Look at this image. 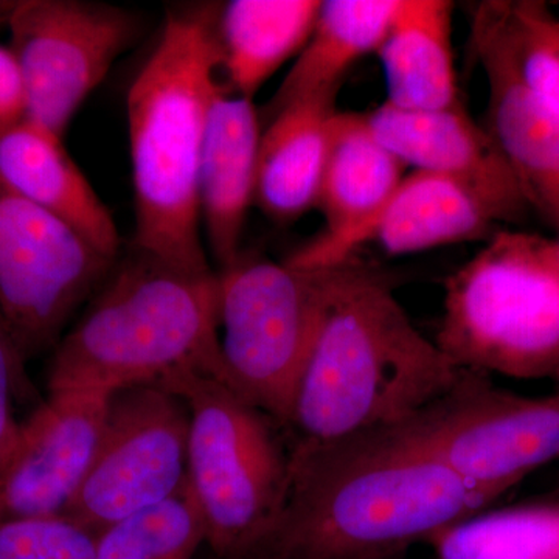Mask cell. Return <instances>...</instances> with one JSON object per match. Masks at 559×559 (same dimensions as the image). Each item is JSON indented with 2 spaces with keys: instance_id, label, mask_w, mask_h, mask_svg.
Returning <instances> with one entry per match:
<instances>
[{
  "instance_id": "10",
  "label": "cell",
  "mask_w": 559,
  "mask_h": 559,
  "mask_svg": "<svg viewBox=\"0 0 559 559\" xmlns=\"http://www.w3.org/2000/svg\"><path fill=\"white\" fill-rule=\"evenodd\" d=\"M116 261L0 182V316L25 362L57 347Z\"/></svg>"
},
{
  "instance_id": "19",
  "label": "cell",
  "mask_w": 559,
  "mask_h": 559,
  "mask_svg": "<svg viewBox=\"0 0 559 559\" xmlns=\"http://www.w3.org/2000/svg\"><path fill=\"white\" fill-rule=\"evenodd\" d=\"M452 11L447 0H400L377 53L384 72L385 103L428 110L459 105L452 51Z\"/></svg>"
},
{
  "instance_id": "18",
  "label": "cell",
  "mask_w": 559,
  "mask_h": 559,
  "mask_svg": "<svg viewBox=\"0 0 559 559\" xmlns=\"http://www.w3.org/2000/svg\"><path fill=\"white\" fill-rule=\"evenodd\" d=\"M336 97L289 103L267 117L257 157L253 204L277 223L318 207L336 119Z\"/></svg>"
},
{
  "instance_id": "24",
  "label": "cell",
  "mask_w": 559,
  "mask_h": 559,
  "mask_svg": "<svg viewBox=\"0 0 559 559\" xmlns=\"http://www.w3.org/2000/svg\"><path fill=\"white\" fill-rule=\"evenodd\" d=\"M428 543L437 559H559V500L481 511Z\"/></svg>"
},
{
  "instance_id": "25",
  "label": "cell",
  "mask_w": 559,
  "mask_h": 559,
  "mask_svg": "<svg viewBox=\"0 0 559 559\" xmlns=\"http://www.w3.org/2000/svg\"><path fill=\"white\" fill-rule=\"evenodd\" d=\"M205 544L204 520L189 481L175 498L97 536V559H194Z\"/></svg>"
},
{
  "instance_id": "8",
  "label": "cell",
  "mask_w": 559,
  "mask_h": 559,
  "mask_svg": "<svg viewBox=\"0 0 559 559\" xmlns=\"http://www.w3.org/2000/svg\"><path fill=\"white\" fill-rule=\"evenodd\" d=\"M190 412L162 385L109 393L97 450L61 518L98 536L175 498L189 481Z\"/></svg>"
},
{
  "instance_id": "14",
  "label": "cell",
  "mask_w": 559,
  "mask_h": 559,
  "mask_svg": "<svg viewBox=\"0 0 559 559\" xmlns=\"http://www.w3.org/2000/svg\"><path fill=\"white\" fill-rule=\"evenodd\" d=\"M366 116L378 140L412 171L465 180L500 200L530 210L527 194L487 127L462 103L443 109H400L389 103Z\"/></svg>"
},
{
  "instance_id": "4",
  "label": "cell",
  "mask_w": 559,
  "mask_h": 559,
  "mask_svg": "<svg viewBox=\"0 0 559 559\" xmlns=\"http://www.w3.org/2000/svg\"><path fill=\"white\" fill-rule=\"evenodd\" d=\"M179 370L224 382L218 274L176 270L134 250L55 347L49 392L109 393Z\"/></svg>"
},
{
  "instance_id": "3",
  "label": "cell",
  "mask_w": 559,
  "mask_h": 559,
  "mask_svg": "<svg viewBox=\"0 0 559 559\" xmlns=\"http://www.w3.org/2000/svg\"><path fill=\"white\" fill-rule=\"evenodd\" d=\"M215 7L171 11L128 91L134 250L176 270L210 272L198 204L209 112L224 86Z\"/></svg>"
},
{
  "instance_id": "13",
  "label": "cell",
  "mask_w": 559,
  "mask_h": 559,
  "mask_svg": "<svg viewBox=\"0 0 559 559\" xmlns=\"http://www.w3.org/2000/svg\"><path fill=\"white\" fill-rule=\"evenodd\" d=\"M406 170L370 130L364 114L337 112L316 207L325 229L286 261L304 270H326L352 260Z\"/></svg>"
},
{
  "instance_id": "1",
  "label": "cell",
  "mask_w": 559,
  "mask_h": 559,
  "mask_svg": "<svg viewBox=\"0 0 559 559\" xmlns=\"http://www.w3.org/2000/svg\"><path fill=\"white\" fill-rule=\"evenodd\" d=\"M506 492L463 480L393 429L290 447L285 503L245 559L403 558Z\"/></svg>"
},
{
  "instance_id": "27",
  "label": "cell",
  "mask_w": 559,
  "mask_h": 559,
  "mask_svg": "<svg viewBox=\"0 0 559 559\" xmlns=\"http://www.w3.org/2000/svg\"><path fill=\"white\" fill-rule=\"evenodd\" d=\"M31 381L25 371V359L11 340L0 316V465L16 440L21 421L14 415V403L31 399Z\"/></svg>"
},
{
  "instance_id": "5",
  "label": "cell",
  "mask_w": 559,
  "mask_h": 559,
  "mask_svg": "<svg viewBox=\"0 0 559 559\" xmlns=\"http://www.w3.org/2000/svg\"><path fill=\"white\" fill-rule=\"evenodd\" d=\"M437 345L462 369L559 377V238L496 230L444 283Z\"/></svg>"
},
{
  "instance_id": "6",
  "label": "cell",
  "mask_w": 559,
  "mask_h": 559,
  "mask_svg": "<svg viewBox=\"0 0 559 559\" xmlns=\"http://www.w3.org/2000/svg\"><path fill=\"white\" fill-rule=\"evenodd\" d=\"M190 412L189 485L215 559H245L277 520L290 479L283 429L226 382L198 370L160 381Z\"/></svg>"
},
{
  "instance_id": "22",
  "label": "cell",
  "mask_w": 559,
  "mask_h": 559,
  "mask_svg": "<svg viewBox=\"0 0 559 559\" xmlns=\"http://www.w3.org/2000/svg\"><path fill=\"white\" fill-rule=\"evenodd\" d=\"M400 0H325L304 49L297 55L267 117L289 103L333 95L356 62L377 53Z\"/></svg>"
},
{
  "instance_id": "30",
  "label": "cell",
  "mask_w": 559,
  "mask_h": 559,
  "mask_svg": "<svg viewBox=\"0 0 559 559\" xmlns=\"http://www.w3.org/2000/svg\"><path fill=\"white\" fill-rule=\"evenodd\" d=\"M396 559H401V558H396Z\"/></svg>"
},
{
  "instance_id": "29",
  "label": "cell",
  "mask_w": 559,
  "mask_h": 559,
  "mask_svg": "<svg viewBox=\"0 0 559 559\" xmlns=\"http://www.w3.org/2000/svg\"><path fill=\"white\" fill-rule=\"evenodd\" d=\"M0 5H2V3H0ZM7 7H9V5H7ZM7 7H0V10H5Z\"/></svg>"
},
{
  "instance_id": "9",
  "label": "cell",
  "mask_w": 559,
  "mask_h": 559,
  "mask_svg": "<svg viewBox=\"0 0 559 559\" xmlns=\"http://www.w3.org/2000/svg\"><path fill=\"white\" fill-rule=\"evenodd\" d=\"M390 429L463 480L510 491L559 459V392L530 399L468 370L443 399Z\"/></svg>"
},
{
  "instance_id": "7",
  "label": "cell",
  "mask_w": 559,
  "mask_h": 559,
  "mask_svg": "<svg viewBox=\"0 0 559 559\" xmlns=\"http://www.w3.org/2000/svg\"><path fill=\"white\" fill-rule=\"evenodd\" d=\"M216 274L224 382L286 430L318 333L329 270L241 253Z\"/></svg>"
},
{
  "instance_id": "16",
  "label": "cell",
  "mask_w": 559,
  "mask_h": 559,
  "mask_svg": "<svg viewBox=\"0 0 559 559\" xmlns=\"http://www.w3.org/2000/svg\"><path fill=\"white\" fill-rule=\"evenodd\" d=\"M528 210L439 173L412 171L371 227L390 255H407L459 242L488 240L496 227L524 218Z\"/></svg>"
},
{
  "instance_id": "11",
  "label": "cell",
  "mask_w": 559,
  "mask_h": 559,
  "mask_svg": "<svg viewBox=\"0 0 559 559\" xmlns=\"http://www.w3.org/2000/svg\"><path fill=\"white\" fill-rule=\"evenodd\" d=\"M10 50L27 91L28 120L64 138L81 105L139 35L117 7L80 0H21L7 11Z\"/></svg>"
},
{
  "instance_id": "28",
  "label": "cell",
  "mask_w": 559,
  "mask_h": 559,
  "mask_svg": "<svg viewBox=\"0 0 559 559\" xmlns=\"http://www.w3.org/2000/svg\"><path fill=\"white\" fill-rule=\"evenodd\" d=\"M28 119L27 91L10 47L0 46V138Z\"/></svg>"
},
{
  "instance_id": "2",
  "label": "cell",
  "mask_w": 559,
  "mask_h": 559,
  "mask_svg": "<svg viewBox=\"0 0 559 559\" xmlns=\"http://www.w3.org/2000/svg\"><path fill=\"white\" fill-rule=\"evenodd\" d=\"M326 270L318 333L286 426L290 447L395 428L468 373L419 333L388 280L352 260Z\"/></svg>"
},
{
  "instance_id": "20",
  "label": "cell",
  "mask_w": 559,
  "mask_h": 559,
  "mask_svg": "<svg viewBox=\"0 0 559 559\" xmlns=\"http://www.w3.org/2000/svg\"><path fill=\"white\" fill-rule=\"evenodd\" d=\"M320 0H231L216 10L219 73L230 94L252 100L310 38Z\"/></svg>"
},
{
  "instance_id": "23",
  "label": "cell",
  "mask_w": 559,
  "mask_h": 559,
  "mask_svg": "<svg viewBox=\"0 0 559 559\" xmlns=\"http://www.w3.org/2000/svg\"><path fill=\"white\" fill-rule=\"evenodd\" d=\"M477 57L498 62L522 86L559 108V17L546 2H484L474 16Z\"/></svg>"
},
{
  "instance_id": "26",
  "label": "cell",
  "mask_w": 559,
  "mask_h": 559,
  "mask_svg": "<svg viewBox=\"0 0 559 559\" xmlns=\"http://www.w3.org/2000/svg\"><path fill=\"white\" fill-rule=\"evenodd\" d=\"M0 559H97V536L64 518L0 525Z\"/></svg>"
},
{
  "instance_id": "21",
  "label": "cell",
  "mask_w": 559,
  "mask_h": 559,
  "mask_svg": "<svg viewBox=\"0 0 559 559\" xmlns=\"http://www.w3.org/2000/svg\"><path fill=\"white\" fill-rule=\"evenodd\" d=\"M489 84L487 130L516 173L532 209L559 229V108L480 58Z\"/></svg>"
},
{
  "instance_id": "12",
  "label": "cell",
  "mask_w": 559,
  "mask_h": 559,
  "mask_svg": "<svg viewBox=\"0 0 559 559\" xmlns=\"http://www.w3.org/2000/svg\"><path fill=\"white\" fill-rule=\"evenodd\" d=\"M106 393L49 392L0 465V525L61 516L97 450Z\"/></svg>"
},
{
  "instance_id": "17",
  "label": "cell",
  "mask_w": 559,
  "mask_h": 559,
  "mask_svg": "<svg viewBox=\"0 0 559 559\" xmlns=\"http://www.w3.org/2000/svg\"><path fill=\"white\" fill-rule=\"evenodd\" d=\"M0 182L68 224L109 259H119L121 240L112 213L53 132L27 119L2 135Z\"/></svg>"
},
{
  "instance_id": "15",
  "label": "cell",
  "mask_w": 559,
  "mask_h": 559,
  "mask_svg": "<svg viewBox=\"0 0 559 559\" xmlns=\"http://www.w3.org/2000/svg\"><path fill=\"white\" fill-rule=\"evenodd\" d=\"M261 131L252 100L226 87L216 94L198 168V204L202 235L219 270L241 255L242 231L255 197Z\"/></svg>"
}]
</instances>
